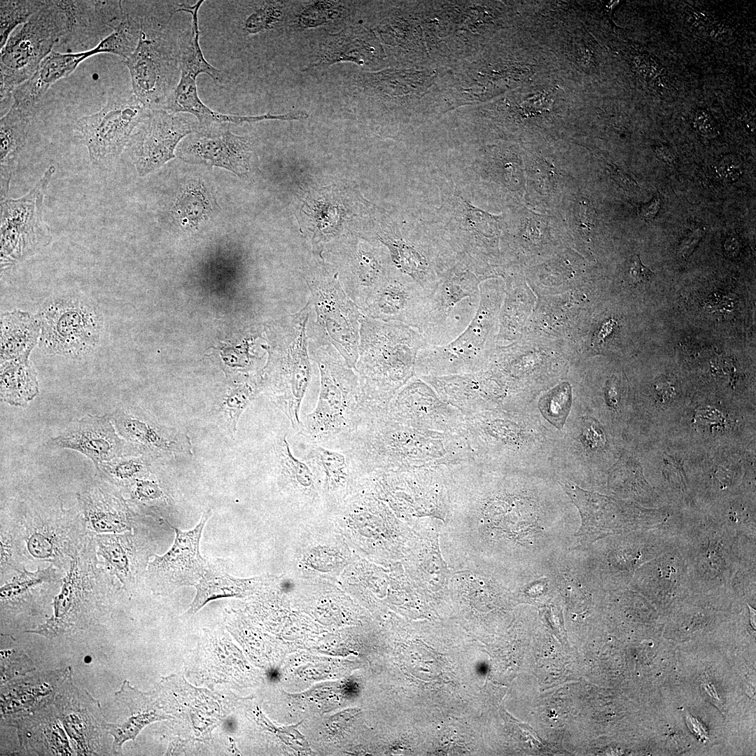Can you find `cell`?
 <instances>
[{
	"mask_svg": "<svg viewBox=\"0 0 756 756\" xmlns=\"http://www.w3.org/2000/svg\"><path fill=\"white\" fill-rule=\"evenodd\" d=\"M111 416L119 435L140 453L153 458L178 451L177 442L142 410L117 408Z\"/></svg>",
	"mask_w": 756,
	"mask_h": 756,
	"instance_id": "44dd1931",
	"label": "cell"
},
{
	"mask_svg": "<svg viewBox=\"0 0 756 756\" xmlns=\"http://www.w3.org/2000/svg\"><path fill=\"white\" fill-rule=\"evenodd\" d=\"M307 336L310 359L320 371L321 388L316 406L301 420L298 433L309 444L329 447L357 423L359 382L355 370L330 342Z\"/></svg>",
	"mask_w": 756,
	"mask_h": 756,
	"instance_id": "3957f363",
	"label": "cell"
},
{
	"mask_svg": "<svg viewBox=\"0 0 756 756\" xmlns=\"http://www.w3.org/2000/svg\"><path fill=\"white\" fill-rule=\"evenodd\" d=\"M43 573L25 575L24 578H21L4 586L1 589V598L8 599L19 596L36 583L41 582Z\"/></svg>",
	"mask_w": 756,
	"mask_h": 756,
	"instance_id": "b9f144b4",
	"label": "cell"
},
{
	"mask_svg": "<svg viewBox=\"0 0 756 756\" xmlns=\"http://www.w3.org/2000/svg\"><path fill=\"white\" fill-rule=\"evenodd\" d=\"M70 668L35 673L33 671L2 685L1 721L10 726L15 720L52 703Z\"/></svg>",
	"mask_w": 756,
	"mask_h": 756,
	"instance_id": "d6986e66",
	"label": "cell"
},
{
	"mask_svg": "<svg viewBox=\"0 0 756 756\" xmlns=\"http://www.w3.org/2000/svg\"><path fill=\"white\" fill-rule=\"evenodd\" d=\"M64 13L66 32L57 46L66 52L89 50L120 22L122 1L57 0Z\"/></svg>",
	"mask_w": 756,
	"mask_h": 756,
	"instance_id": "9a60e30c",
	"label": "cell"
},
{
	"mask_svg": "<svg viewBox=\"0 0 756 756\" xmlns=\"http://www.w3.org/2000/svg\"><path fill=\"white\" fill-rule=\"evenodd\" d=\"M37 108L13 100L0 120L1 201L7 198L19 155Z\"/></svg>",
	"mask_w": 756,
	"mask_h": 756,
	"instance_id": "7402d4cb",
	"label": "cell"
},
{
	"mask_svg": "<svg viewBox=\"0 0 756 756\" xmlns=\"http://www.w3.org/2000/svg\"><path fill=\"white\" fill-rule=\"evenodd\" d=\"M128 537H118L111 538L109 545L102 548L106 549V556L110 561L111 565L120 575L121 580L125 582H131L134 579V547Z\"/></svg>",
	"mask_w": 756,
	"mask_h": 756,
	"instance_id": "8d00e7d4",
	"label": "cell"
},
{
	"mask_svg": "<svg viewBox=\"0 0 756 756\" xmlns=\"http://www.w3.org/2000/svg\"><path fill=\"white\" fill-rule=\"evenodd\" d=\"M227 125L199 127L178 146V155L189 162L221 167L239 176L245 174L249 169L252 142L232 133Z\"/></svg>",
	"mask_w": 756,
	"mask_h": 756,
	"instance_id": "e0dca14e",
	"label": "cell"
},
{
	"mask_svg": "<svg viewBox=\"0 0 756 756\" xmlns=\"http://www.w3.org/2000/svg\"><path fill=\"white\" fill-rule=\"evenodd\" d=\"M47 443L50 447L76 451L90 459L94 465L125 454L139 451L120 437L111 414L85 415Z\"/></svg>",
	"mask_w": 756,
	"mask_h": 756,
	"instance_id": "ac0fdd59",
	"label": "cell"
},
{
	"mask_svg": "<svg viewBox=\"0 0 756 756\" xmlns=\"http://www.w3.org/2000/svg\"><path fill=\"white\" fill-rule=\"evenodd\" d=\"M582 434L584 442L592 449L601 446L603 438L600 428L595 421L590 419L584 421Z\"/></svg>",
	"mask_w": 756,
	"mask_h": 756,
	"instance_id": "7bdbcfd3",
	"label": "cell"
},
{
	"mask_svg": "<svg viewBox=\"0 0 756 756\" xmlns=\"http://www.w3.org/2000/svg\"><path fill=\"white\" fill-rule=\"evenodd\" d=\"M196 79L190 76L181 75L178 83L167 102L166 111L192 114L197 118L200 127L249 122L248 116L221 113L209 108L198 95Z\"/></svg>",
	"mask_w": 756,
	"mask_h": 756,
	"instance_id": "f1b7e54d",
	"label": "cell"
},
{
	"mask_svg": "<svg viewBox=\"0 0 756 756\" xmlns=\"http://www.w3.org/2000/svg\"><path fill=\"white\" fill-rule=\"evenodd\" d=\"M197 126L183 114L150 110L132 132L125 148L138 174L146 176L174 158L178 143L196 132Z\"/></svg>",
	"mask_w": 756,
	"mask_h": 756,
	"instance_id": "7c38bea8",
	"label": "cell"
},
{
	"mask_svg": "<svg viewBox=\"0 0 756 756\" xmlns=\"http://www.w3.org/2000/svg\"><path fill=\"white\" fill-rule=\"evenodd\" d=\"M662 205L660 195H657L649 202L640 207L639 214L646 220L653 219L658 214Z\"/></svg>",
	"mask_w": 756,
	"mask_h": 756,
	"instance_id": "bcb514c9",
	"label": "cell"
},
{
	"mask_svg": "<svg viewBox=\"0 0 756 756\" xmlns=\"http://www.w3.org/2000/svg\"><path fill=\"white\" fill-rule=\"evenodd\" d=\"M482 300L468 326L455 340L444 345L421 349L415 372L421 377L465 374L475 369L493 325L496 307L494 293L482 289Z\"/></svg>",
	"mask_w": 756,
	"mask_h": 756,
	"instance_id": "8fae6325",
	"label": "cell"
},
{
	"mask_svg": "<svg viewBox=\"0 0 756 756\" xmlns=\"http://www.w3.org/2000/svg\"><path fill=\"white\" fill-rule=\"evenodd\" d=\"M258 387L255 383L245 382L234 389L223 403V410L227 414L229 428L234 433L239 419L254 398Z\"/></svg>",
	"mask_w": 756,
	"mask_h": 756,
	"instance_id": "74e56055",
	"label": "cell"
},
{
	"mask_svg": "<svg viewBox=\"0 0 756 756\" xmlns=\"http://www.w3.org/2000/svg\"><path fill=\"white\" fill-rule=\"evenodd\" d=\"M710 35L715 41H724L729 35H731V31L724 24H719L713 27Z\"/></svg>",
	"mask_w": 756,
	"mask_h": 756,
	"instance_id": "681fc988",
	"label": "cell"
},
{
	"mask_svg": "<svg viewBox=\"0 0 756 756\" xmlns=\"http://www.w3.org/2000/svg\"><path fill=\"white\" fill-rule=\"evenodd\" d=\"M630 274L635 283L648 282L654 276V273L643 264L638 255L630 270Z\"/></svg>",
	"mask_w": 756,
	"mask_h": 756,
	"instance_id": "f6af8a7d",
	"label": "cell"
},
{
	"mask_svg": "<svg viewBox=\"0 0 756 756\" xmlns=\"http://www.w3.org/2000/svg\"><path fill=\"white\" fill-rule=\"evenodd\" d=\"M431 295L394 267L360 309L369 318L418 330L429 310Z\"/></svg>",
	"mask_w": 756,
	"mask_h": 756,
	"instance_id": "2e32d148",
	"label": "cell"
},
{
	"mask_svg": "<svg viewBox=\"0 0 756 756\" xmlns=\"http://www.w3.org/2000/svg\"><path fill=\"white\" fill-rule=\"evenodd\" d=\"M564 487L581 516V526L575 536L582 545L593 542L619 528L613 522L615 517L608 514L606 498L568 481L564 482Z\"/></svg>",
	"mask_w": 756,
	"mask_h": 756,
	"instance_id": "d4e9b609",
	"label": "cell"
},
{
	"mask_svg": "<svg viewBox=\"0 0 756 756\" xmlns=\"http://www.w3.org/2000/svg\"><path fill=\"white\" fill-rule=\"evenodd\" d=\"M0 391L2 401L22 407L38 393L36 370L29 358H20L1 363Z\"/></svg>",
	"mask_w": 756,
	"mask_h": 756,
	"instance_id": "4dcf8cb0",
	"label": "cell"
},
{
	"mask_svg": "<svg viewBox=\"0 0 756 756\" xmlns=\"http://www.w3.org/2000/svg\"><path fill=\"white\" fill-rule=\"evenodd\" d=\"M704 235V231L699 227L690 232L682 241L679 248L682 257L687 258L697 247L701 238Z\"/></svg>",
	"mask_w": 756,
	"mask_h": 756,
	"instance_id": "ee69618b",
	"label": "cell"
},
{
	"mask_svg": "<svg viewBox=\"0 0 756 756\" xmlns=\"http://www.w3.org/2000/svg\"><path fill=\"white\" fill-rule=\"evenodd\" d=\"M47 0H1L0 49L6 43L15 28L26 23L42 8Z\"/></svg>",
	"mask_w": 756,
	"mask_h": 756,
	"instance_id": "e575fe53",
	"label": "cell"
},
{
	"mask_svg": "<svg viewBox=\"0 0 756 756\" xmlns=\"http://www.w3.org/2000/svg\"><path fill=\"white\" fill-rule=\"evenodd\" d=\"M311 311L309 300L298 312L276 324L265 369L272 399L297 432L301 424V404L312 374L307 336Z\"/></svg>",
	"mask_w": 756,
	"mask_h": 756,
	"instance_id": "277c9868",
	"label": "cell"
},
{
	"mask_svg": "<svg viewBox=\"0 0 756 756\" xmlns=\"http://www.w3.org/2000/svg\"><path fill=\"white\" fill-rule=\"evenodd\" d=\"M427 346L414 328L365 316L354 368L360 391L359 410L384 413L396 391L415 372L418 353Z\"/></svg>",
	"mask_w": 756,
	"mask_h": 756,
	"instance_id": "6da1fadb",
	"label": "cell"
},
{
	"mask_svg": "<svg viewBox=\"0 0 756 756\" xmlns=\"http://www.w3.org/2000/svg\"><path fill=\"white\" fill-rule=\"evenodd\" d=\"M36 314L41 326L38 346L47 354L79 358L99 344L104 317L97 304L85 295L52 296Z\"/></svg>",
	"mask_w": 756,
	"mask_h": 756,
	"instance_id": "5b68a950",
	"label": "cell"
},
{
	"mask_svg": "<svg viewBox=\"0 0 756 756\" xmlns=\"http://www.w3.org/2000/svg\"><path fill=\"white\" fill-rule=\"evenodd\" d=\"M21 750L34 755H75L53 701L13 721Z\"/></svg>",
	"mask_w": 756,
	"mask_h": 756,
	"instance_id": "ffe728a7",
	"label": "cell"
},
{
	"mask_svg": "<svg viewBox=\"0 0 756 756\" xmlns=\"http://www.w3.org/2000/svg\"><path fill=\"white\" fill-rule=\"evenodd\" d=\"M687 723L690 729L696 736L704 740L707 737L708 734L706 729L696 719L693 717H687Z\"/></svg>",
	"mask_w": 756,
	"mask_h": 756,
	"instance_id": "c3c4849f",
	"label": "cell"
},
{
	"mask_svg": "<svg viewBox=\"0 0 756 756\" xmlns=\"http://www.w3.org/2000/svg\"><path fill=\"white\" fill-rule=\"evenodd\" d=\"M66 32V18L57 0L47 1L1 50V109L14 90L29 80Z\"/></svg>",
	"mask_w": 756,
	"mask_h": 756,
	"instance_id": "8992f818",
	"label": "cell"
},
{
	"mask_svg": "<svg viewBox=\"0 0 756 756\" xmlns=\"http://www.w3.org/2000/svg\"><path fill=\"white\" fill-rule=\"evenodd\" d=\"M33 671L32 662L25 654L15 650L1 651V685Z\"/></svg>",
	"mask_w": 756,
	"mask_h": 756,
	"instance_id": "ab89813d",
	"label": "cell"
},
{
	"mask_svg": "<svg viewBox=\"0 0 756 756\" xmlns=\"http://www.w3.org/2000/svg\"><path fill=\"white\" fill-rule=\"evenodd\" d=\"M270 677H271V678L272 680L278 679L279 678V673L277 671H272V673L270 675Z\"/></svg>",
	"mask_w": 756,
	"mask_h": 756,
	"instance_id": "f5cc1de1",
	"label": "cell"
},
{
	"mask_svg": "<svg viewBox=\"0 0 756 756\" xmlns=\"http://www.w3.org/2000/svg\"><path fill=\"white\" fill-rule=\"evenodd\" d=\"M610 174L612 178L624 189L634 191L638 190L637 183L631 176L622 172L614 165L611 167Z\"/></svg>",
	"mask_w": 756,
	"mask_h": 756,
	"instance_id": "7dc6e473",
	"label": "cell"
},
{
	"mask_svg": "<svg viewBox=\"0 0 756 756\" xmlns=\"http://www.w3.org/2000/svg\"><path fill=\"white\" fill-rule=\"evenodd\" d=\"M281 15L279 6L274 2H265L245 17L241 29L248 34H255L272 28Z\"/></svg>",
	"mask_w": 756,
	"mask_h": 756,
	"instance_id": "f35d334b",
	"label": "cell"
},
{
	"mask_svg": "<svg viewBox=\"0 0 756 756\" xmlns=\"http://www.w3.org/2000/svg\"><path fill=\"white\" fill-rule=\"evenodd\" d=\"M41 326L37 314L21 310L6 312L1 316L0 363L29 358L38 342Z\"/></svg>",
	"mask_w": 756,
	"mask_h": 756,
	"instance_id": "4316f807",
	"label": "cell"
},
{
	"mask_svg": "<svg viewBox=\"0 0 756 756\" xmlns=\"http://www.w3.org/2000/svg\"><path fill=\"white\" fill-rule=\"evenodd\" d=\"M102 53L97 46L89 50L60 52L52 50L41 63L34 74L13 93V100L37 108L50 87L68 76L87 58Z\"/></svg>",
	"mask_w": 756,
	"mask_h": 756,
	"instance_id": "603a6c76",
	"label": "cell"
},
{
	"mask_svg": "<svg viewBox=\"0 0 756 756\" xmlns=\"http://www.w3.org/2000/svg\"><path fill=\"white\" fill-rule=\"evenodd\" d=\"M316 320L307 332L330 342L354 370L358 358L360 330L365 315L348 297L337 274L326 269L310 272L306 276Z\"/></svg>",
	"mask_w": 756,
	"mask_h": 756,
	"instance_id": "52a82bcc",
	"label": "cell"
},
{
	"mask_svg": "<svg viewBox=\"0 0 756 756\" xmlns=\"http://www.w3.org/2000/svg\"><path fill=\"white\" fill-rule=\"evenodd\" d=\"M211 209L205 188L196 182L188 185L182 190L174 204V210L181 224L192 229L207 219Z\"/></svg>",
	"mask_w": 756,
	"mask_h": 756,
	"instance_id": "836d02e7",
	"label": "cell"
},
{
	"mask_svg": "<svg viewBox=\"0 0 756 756\" xmlns=\"http://www.w3.org/2000/svg\"><path fill=\"white\" fill-rule=\"evenodd\" d=\"M149 111L132 90L112 89L99 111L79 118L76 130L88 148L92 164L105 166L119 157Z\"/></svg>",
	"mask_w": 756,
	"mask_h": 756,
	"instance_id": "9c48e42d",
	"label": "cell"
},
{
	"mask_svg": "<svg viewBox=\"0 0 756 756\" xmlns=\"http://www.w3.org/2000/svg\"><path fill=\"white\" fill-rule=\"evenodd\" d=\"M478 282L475 272L458 260L442 279L418 328L428 346L448 344L468 326L477 312Z\"/></svg>",
	"mask_w": 756,
	"mask_h": 756,
	"instance_id": "30bf717a",
	"label": "cell"
},
{
	"mask_svg": "<svg viewBox=\"0 0 756 756\" xmlns=\"http://www.w3.org/2000/svg\"><path fill=\"white\" fill-rule=\"evenodd\" d=\"M654 150L657 157L664 162H671L675 160V153L668 146H657Z\"/></svg>",
	"mask_w": 756,
	"mask_h": 756,
	"instance_id": "f907efd6",
	"label": "cell"
},
{
	"mask_svg": "<svg viewBox=\"0 0 756 756\" xmlns=\"http://www.w3.org/2000/svg\"><path fill=\"white\" fill-rule=\"evenodd\" d=\"M261 582L260 578H234L227 574L220 565L209 561L204 575L195 585L196 595L187 613L194 615L206 603L218 598L244 596L252 593Z\"/></svg>",
	"mask_w": 756,
	"mask_h": 756,
	"instance_id": "83f0119b",
	"label": "cell"
},
{
	"mask_svg": "<svg viewBox=\"0 0 756 756\" xmlns=\"http://www.w3.org/2000/svg\"><path fill=\"white\" fill-rule=\"evenodd\" d=\"M696 122L698 123V125L699 126L701 130L709 131L713 128L712 120L710 115L704 111H700L696 115Z\"/></svg>",
	"mask_w": 756,
	"mask_h": 756,
	"instance_id": "816d5d0a",
	"label": "cell"
},
{
	"mask_svg": "<svg viewBox=\"0 0 756 756\" xmlns=\"http://www.w3.org/2000/svg\"><path fill=\"white\" fill-rule=\"evenodd\" d=\"M115 696L118 702L124 704L128 708V715L124 721L106 724L108 734L113 738L112 749L120 752L126 741L134 739L146 725L165 716L158 708L153 696L131 687L127 681L122 683Z\"/></svg>",
	"mask_w": 756,
	"mask_h": 756,
	"instance_id": "cb8c5ba5",
	"label": "cell"
},
{
	"mask_svg": "<svg viewBox=\"0 0 756 756\" xmlns=\"http://www.w3.org/2000/svg\"><path fill=\"white\" fill-rule=\"evenodd\" d=\"M570 405V388L566 384L559 386L539 401V409L543 416L559 429L563 428Z\"/></svg>",
	"mask_w": 756,
	"mask_h": 756,
	"instance_id": "d590c367",
	"label": "cell"
},
{
	"mask_svg": "<svg viewBox=\"0 0 756 756\" xmlns=\"http://www.w3.org/2000/svg\"><path fill=\"white\" fill-rule=\"evenodd\" d=\"M204 2V0H198L192 6L183 3L178 5L177 13L186 12L191 15L189 27L181 32L180 35L181 74L197 78L200 74H205L215 83H222V72L206 60L200 45L198 11Z\"/></svg>",
	"mask_w": 756,
	"mask_h": 756,
	"instance_id": "f546056e",
	"label": "cell"
},
{
	"mask_svg": "<svg viewBox=\"0 0 756 756\" xmlns=\"http://www.w3.org/2000/svg\"><path fill=\"white\" fill-rule=\"evenodd\" d=\"M140 36L132 55L124 60L132 90L149 110H165L180 76V35L172 30L179 4L171 1H135Z\"/></svg>",
	"mask_w": 756,
	"mask_h": 756,
	"instance_id": "7a4b0ae2",
	"label": "cell"
},
{
	"mask_svg": "<svg viewBox=\"0 0 756 756\" xmlns=\"http://www.w3.org/2000/svg\"><path fill=\"white\" fill-rule=\"evenodd\" d=\"M152 457L139 451L127 453L94 465L103 479L117 486L129 487L136 479L150 472Z\"/></svg>",
	"mask_w": 756,
	"mask_h": 756,
	"instance_id": "d6a6232c",
	"label": "cell"
},
{
	"mask_svg": "<svg viewBox=\"0 0 756 756\" xmlns=\"http://www.w3.org/2000/svg\"><path fill=\"white\" fill-rule=\"evenodd\" d=\"M151 472L147 476L136 479L127 489L131 498L139 503H154L165 500V496L159 483L150 477Z\"/></svg>",
	"mask_w": 756,
	"mask_h": 756,
	"instance_id": "60d3db41",
	"label": "cell"
},
{
	"mask_svg": "<svg viewBox=\"0 0 756 756\" xmlns=\"http://www.w3.org/2000/svg\"><path fill=\"white\" fill-rule=\"evenodd\" d=\"M55 172L50 165L24 195L1 201V268L4 270L48 246L52 236L44 220V198Z\"/></svg>",
	"mask_w": 756,
	"mask_h": 756,
	"instance_id": "ba28073f",
	"label": "cell"
},
{
	"mask_svg": "<svg viewBox=\"0 0 756 756\" xmlns=\"http://www.w3.org/2000/svg\"><path fill=\"white\" fill-rule=\"evenodd\" d=\"M286 434L277 435L273 443L279 480L284 486L307 498L316 496V481L312 470L292 454Z\"/></svg>",
	"mask_w": 756,
	"mask_h": 756,
	"instance_id": "1f68e13d",
	"label": "cell"
},
{
	"mask_svg": "<svg viewBox=\"0 0 756 756\" xmlns=\"http://www.w3.org/2000/svg\"><path fill=\"white\" fill-rule=\"evenodd\" d=\"M53 703L76 755L108 754L105 740L110 734L100 704L75 685L71 668Z\"/></svg>",
	"mask_w": 756,
	"mask_h": 756,
	"instance_id": "4fadbf2b",
	"label": "cell"
},
{
	"mask_svg": "<svg viewBox=\"0 0 756 756\" xmlns=\"http://www.w3.org/2000/svg\"><path fill=\"white\" fill-rule=\"evenodd\" d=\"M211 515V509L205 511L198 524L190 531L172 526L176 537L172 547L165 554L155 556L148 566V578L155 590L172 593L183 587L195 586L202 578L209 561L200 554V542Z\"/></svg>",
	"mask_w": 756,
	"mask_h": 756,
	"instance_id": "5bb4252c",
	"label": "cell"
},
{
	"mask_svg": "<svg viewBox=\"0 0 756 756\" xmlns=\"http://www.w3.org/2000/svg\"><path fill=\"white\" fill-rule=\"evenodd\" d=\"M303 461L328 497L342 496L354 475L347 456L340 450L309 444Z\"/></svg>",
	"mask_w": 756,
	"mask_h": 756,
	"instance_id": "484cf974",
	"label": "cell"
}]
</instances>
